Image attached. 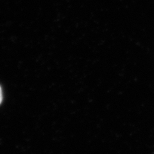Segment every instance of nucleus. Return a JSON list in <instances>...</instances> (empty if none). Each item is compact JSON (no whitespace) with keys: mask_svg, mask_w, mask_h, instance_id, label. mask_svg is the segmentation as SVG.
Instances as JSON below:
<instances>
[{"mask_svg":"<svg viewBox=\"0 0 154 154\" xmlns=\"http://www.w3.org/2000/svg\"><path fill=\"white\" fill-rule=\"evenodd\" d=\"M2 98H3V96H2V91L1 88H0V103H1L2 102Z\"/></svg>","mask_w":154,"mask_h":154,"instance_id":"1","label":"nucleus"}]
</instances>
